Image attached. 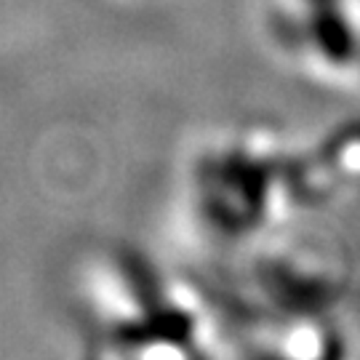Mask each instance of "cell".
<instances>
[{
	"label": "cell",
	"mask_w": 360,
	"mask_h": 360,
	"mask_svg": "<svg viewBox=\"0 0 360 360\" xmlns=\"http://www.w3.org/2000/svg\"><path fill=\"white\" fill-rule=\"evenodd\" d=\"M315 8H312V30H315V38L321 43V49L331 59L339 62H349L352 53H355V43H352V32L345 25V16L342 11H336L331 0H312Z\"/></svg>",
	"instance_id": "1"
}]
</instances>
